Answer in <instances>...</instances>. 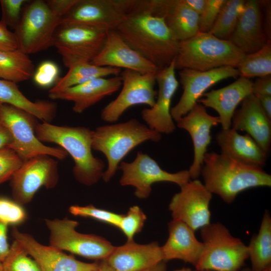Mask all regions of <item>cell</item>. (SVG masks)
I'll return each mask as SVG.
<instances>
[{
    "instance_id": "f546056e",
    "label": "cell",
    "mask_w": 271,
    "mask_h": 271,
    "mask_svg": "<svg viewBox=\"0 0 271 271\" xmlns=\"http://www.w3.org/2000/svg\"><path fill=\"white\" fill-rule=\"evenodd\" d=\"M251 271H271V217L265 210L257 234L247 246Z\"/></svg>"
},
{
    "instance_id": "4fadbf2b",
    "label": "cell",
    "mask_w": 271,
    "mask_h": 271,
    "mask_svg": "<svg viewBox=\"0 0 271 271\" xmlns=\"http://www.w3.org/2000/svg\"><path fill=\"white\" fill-rule=\"evenodd\" d=\"M133 0H77L60 24L84 25L107 32L115 30Z\"/></svg>"
},
{
    "instance_id": "836d02e7",
    "label": "cell",
    "mask_w": 271,
    "mask_h": 271,
    "mask_svg": "<svg viewBox=\"0 0 271 271\" xmlns=\"http://www.w3.org/2000/svg\"><path fill=\"white\" fill-rule=\"evenodd\" d=\"M239 76L247 78L263 77L271 74V43L266 44L259 50L246 54L236 68Z\"/></svg>"
},
{
    "instance_id": "8d00e7d4",
    "label": "cell",
    "mask_w": 271,
    "mask_h": 271,
    "mask_svg": "<svg viewBox=\"0 0 271 271\" xmlns=\"http://www.w3.org/2000/svg\"><path fill=\"white\" fill-rule=\"evenodd\" d=\"M147 217L138 206L131 207L127 213L122 215L118 228L127 238V241L133 240L134 236L142 230Z\"/></svg>"
},
{
    "instance_id": "1f68e13d",
    "label": "cell",
    "mask_w": 271,
    "mask_h": 271,
    "mask_svg": "<svg viewBox=\"0 0 271 271\" xmlns=\"http://www.w3.org/2000/svg\"><path fill=\"white\" fill-rule=\"evenodd\" d=\"M35 66L29 55L19 49L0 50V79L15 83L31 78Z\"/></svg>"
},
{
    "instance_id": "30bf717a",
    "label": "cell",
    "mask_w": 271,
    "mask_h": 271,
    "mask_svg": "<svg viewBox=\"0 0 271 271\" xmlns=\"http://www.w3.org/2000/svg\"><path fill=\"white\" fill-rule=\"evenodd\" d=\"M49 245L63 251L91 259H106L115 246L102 237L78 232L77 221L64 217L46 219Z\"/></svg>"
},
{
    "instance_id": "ba28073f",
    "label": "cell",
    "mask_w": 271,
    "mask_h": 271,
    "mask_svg": "<svg viewBox=\"0 0 271 271\" xmlns=\"http://www.w3.org/2000/svg\"><path fill=\"white\" fill-rule=\"evenodd\" d=\"M0 121L8 129L13 143L9 147L24 160L45 155L57 159H65L67 153L60 147L45 145L37 138V118L29 112L8 104H0Z\"/></svg>"
},
{
    "instance_id": "d6a6232c",
    "label": "cell",
    "mask_w": 271,
    "mask_h": 271,
    "mask_svg": "<svg viewBox=\"0 0 271 271\" xmlns=\"http://www.w3.org/2000/svg\"><path fill=\"white\" fill-rule=\"evenodd\" d=\"M245 1L225 0L210 31L215 37L228 40L244 10Z\"/></svg>"
},
{
    "instance_id": "bcb514c9",
    "label": "cell",
    "mask_w": 271,
    "mask_h": 271,
    "mask_svg": "<svg viewBox=\"0 0 271 271\" xmlns=\"http://www.w3.org/2000/svg\"><path fill=\"white\" fill-rule=\"evenodd\" d=\"M8 225L0 222V262H2L8 255L10 246L8 242Z\"/></svg>"
},
{
    "instance_id": "6da1fadb",
    "label": "cell",
    "mask_w": 271,
    "mask_h": 271,
    "mask_svg": "<svg viewBox=\"0 0 271 271\" xmlns=\"http://www.w3.org/2000/svg\"><path fill=\"white\" fill-rule=\"evenodd\" d=\"M115 31L134 50L159 69L175 59L178 41L164 19L152 13L146 0L134 4Z\"/></svg>"
},
{
    "instance_id": "2e32d148",
    "label": "cell",
    "mask_w": 271,
    "mask_h": 271,
    "mask_svg": "<svg viewBox=\"0 0 271 271\" xmlns=\"http://www.w3.org/2000/svg\"><path fill=\"white\" fill-rule=\"evenodd\" d=\"M179 76L183 93L171 108V115L176 121L185 115L210 87L224 79L237 77L239 73L236 68L223 66L205 71L184 68L180 70Z\"/></svg>"
},
{
    "instance_id": "f6af8a7d",
    "label": "cell",
    "mask_w": 271,
    "mask_h": 271,
    "mask_svg": "<svg viewBox=\"0 0 271 271\" xmlns=\"http://www.w3.org/2000/svg\"><path fill=\"white\" fill-rule=\"evenodd\" d=\"M252 94L271 96V75L258 77L252 82Z\"/></svg>"
},
{
    "instance_id": "8fae6325",
    "label": "cell",
    "mask_w": 271,
    "mask_h": 271,
    "mask_svg": "<svg viewBox=\"0 0 271 271\" xmlns=\"http://www.w3.org/2000/svg\"><path fill=\"white\" fill-rule=\"evenodd\" d=\"M10 180L14 200L22 205L27 204L41 187L52 189L56 186L58 161L45 155L27 159Z\"/></svg>"
},
{
    "instance_id": "ac0fdd59",
    "label": "cell",
    "mask_w": 271,
    "mask_h": 271,
    "mask_svg": "<svg viewBox=\"0 0 271 271\" xmlns=\"http://www.w3.org/2000/svg\"><path fill=\"white\" fill-rule=\"evenodd\" d=\"M12 234L37 262L41 271H98L99 262L80 261L63 250L40 243L31 234L16 227L13 229Z\"/></svg>"
},
{
    "instance_id": "ee69618b",
    "label": "cell",
    "mask_w": 271,
    "mask_h": 271,
    "mask_svg": "<svg viewBox=\"0 0 271 271\" xmlns=\"http://www.w3.org/2000/svg\"><path fill=\"white\" fill-rule=\"evenodd\" d=\"M46 1L52 11L61 19L77 2V0H48Z\"/></svg>"
},
{
    "instance_id": "3957f363",
    "label": "cell",
    "mask_w": 271,
    "mask_h": 271,
    "mask_svg": "<svg viewBox=\"0 0 271 271\" xmlns=\"http://www.w3.org/2000/svg\"><path fill=\"white\" fill-rule=\"evenodd\" d=\"M35 133L42 143L59 145L72 158L73 174L81 184L90 186L102 178L105 164L92 152L93 130L84 126L53 125L48 122L38 123Z\"/></svg>"
},
{
    "instance_id": "5bb4252c",
    "label": "cell",
    "mask_w": 271,
    "mask_h": 271,
    "mask_svg": "<svg viewBox=\"0 0 271 271\" xmlns=\"http://www.w3.org/2000/svg\"><path fill=\"white\" fill-rule=\"evenodd\" d=\"M122 173L119 180L121 186H131L134 195L139 199L147 198L153 184L168 182L180 187L191 180L188 170L169 173L163 170L157 162L147 154L139 152L131 162H121L118 166Z\"/></svg>"
},
{
    "instance_id": "c3c4849f",
    "label": "cell",
    "mask_w": 271,
    "mask_h": 271,
    "mask_svg": "<svg viewBox=\"0 0 271 271\" xmlns=\"http://www.w3.org/2000/svg\"><path fill=\"white\" fill-rule=\"evenodd\" d=\"M263 4V6L265 7V30L264 33L268 40L270 41L271 38V23H270V16H271V9H270V2L268 1H263L261 2Z\"/></svg>"
},
{
    "instance_id": "cb8c5ba5",
    "label": "cell",
    "mask_w": 271,
    "mask_h": 271,
    "mask_svg": "<svg viewBox=\"0 0 271 271\" xmlns=\"http://www.w3.org/2000/svg\"><path fill=\"white\" fill-rule=\"evenodd\" d=\"M148 9L163 18L178 41L187 40L199 32V15L183 0H147Z\"/></svg>"
},
{
    "instance_id": "9c48e42d",
    "label": "cell",
    "mask_w": 271,
    "mask_h": 271,
    "mask_svg": "<svg viewBox=\"0 0 271 271\" xmlns=\"http://www.w3.org/2000/svg\"><path fill=\"white\" fill-rule=\"evenodd\" d=\"M106 32L91 27L60 24L54 33L53 46L69 68L81 63H91L101 50Z\"/></svg>"
},
{
    "instance_id": "816d5d0a",
    "label": "cell",
    "mask_w": 271,
    "mask_h": 271,
    "mask_svg": "<svg viewBox=\"0 0 271 271\" xmlns=\"http://www.w3.org/2000/svg\"><path fill=\"white\" fill-rule=\"evenodd\" d=\"M140 271H166V261H162L151 267Z\"/></svg>"
},
{
    "instance_id": "44dd1931",
    "label": "cell",
    "mask_w": 271,
    "mask_h": 271,
    "mask_svg": "<svg viewBox=\"0 0 271 271\" xmlns=\"http://www.w3.org/2000/svg\"><path fill=\"white\" fill-rule=\"evenodd\" d=\"M231 128L245 131L268 155L271 145V119L264 112L256 97L252 93L241 102L234 112Z\"/></svg>"
},
{
    "instance_id": "8992f818",
    "label": "cell",
    "mask_w": 271,
    "mask_h": 271,
    "mask_svg": "<svg viewBox=\"0 0 271 271\" xmlns=\"http://www.w3.org/2000/svg\"><path fill=\"white\" fill-rule=\"evenodd\" d=\"M200 235L203 250L196 270L236 271L244 265L247 245L222 223H210L200 229Z\"/></svg>"
},
{
    "instance_id": "83f0119b",
    "label": "cell",
    "mask_w": 271,
    "mask_h": 271,
    "mask_svg": "<svg viewBox=\"0 0 271 271\" xmlns=\"http://www.w3.org/2000/svg\"><path fill=\"white\" fill-rule=\"evenodd\" d=\"M221 154L244 164L262 168L267 155L247 133L240 134L232 128L222 129L216 135Z\"/></svg>"
},
{
    "instance_id": "7dc6e473",
    "label": "cell",
    "mask_w": 271,
    "mask_h": 271,
    "mask_svg": "<svg viewBox=\"0 0 271 271\" xmlns=\"http://www.w3.org/2000/svg\"><path fill=\"white\" fill-rule=\"evenodd\" d=\"M12 143L13 138L10 131L0 121V148L9 147Z\"/></svg>"
},
{
    "instance_id": "4316f807",
    "label": "cell",
    "mask_w": 271,
    "mask_h": 271,
    "mask_svg": "<svg viewBox=\"0 0 271 271\" xmlns=\"http://www.w3.org/2000/svg\"><path fill=\"white\" fill-rule=\"evenodd\" d=\"M169 236L161 247L163 260L180 259L196 265L202 255L203 245L195 231L184 222L173 219L168 224Z\"/></svg>"
},
{
    "instance_id": "e0dca14e",
    "label": "cell",
    "mask_w": 271,
    "mask_h": 271,
    "mask_svg": "<svg viewBox=\"0 0 271 271\" xmlns=\"http://www.w3.org/2000/svg\"><path fill=\"white\" fill-rule=\"evenodd\" d=\"M174 60L168 66L159 69L156 80L158 90L154 105L142 110V118L151 129L160 134L174 131L176 125L171 115V104L179 81L175 74Z\"/></svg>"
},
{
    "instance_id": "52a82bcc",
    "label": "cell",
    "mask_w": 271,
    "mask_h": 271,
    "mask_svg": "<svg viewBox=\"0 0 271 271\" xmlns=\"http://www.w3.org/2000/svg\"><path fill=\"white\" fill-rule=\"evenodd\" d=\"M60 20L61 18L52 11L46 1L27 2L14 29L19 49L29 55L53 46L54 33Z\"/></svg>"
},
{
    "instance_id": "f35d334b",
    "label": "cell",
    "mask_w": 271,
    "mask_h": 271,
    "mask_svg": "<svg viewBox=\"0 0 271 271\" xmlns=\"http://www.w3.org/2000/svg\"><path fill=\"white\" fill-rule=\"evenodd\" d=\"M24 161L13 149L0 148V184L10 180Z\"/></svg>"
},
{
    "instance_id": "ab89813d",
    "label": "cell",
    "mask_w": 271,
    "mask_h": 271,
    "mask_svg": "<svg viewBox=\"0 0 271 271\" xmlns=\"http://www.w3.org/2000/svg\"><path fill=\"white\" fill-rule=\"evenodd\" d=\"M59 69L57 65L51 61L42 62L33 74L35 83L41 87H48L59 79Z\"/></svg>"
},
{
    "instance_id": "681fc988",
    "label": "cell",
    "mask_w": 271,
    "mask_h": 271,
    "mask_svg": "<svg viewBox=\"0 0 271 271\" xmlns=\"http://www.w3.org/2000/svg\"><path fill=\"white\" fill-rule=\"evenodd\" d=\"M184 3L191 10L200 15L206 4V0H183Z\"/></svg>"
},
{
    "instance_id": "e575fe53",
    "label": "cell",
    "mask_w": 271,
    "mask_h": 271,
    "mask_svg": "<svg viewBox=\"0 0 271 271\" xmlns=\"http://www.w3.org/2000/svg\"><path fill=\"white\" fill-rule=\"evenodd\" d=\"M2 263L3 271H41L37 262L15 239L8 255Z\"/></svg>"
},
{
    "instance_id": "f907efd6",
    "label": "cell",
    "mask_w": 271,
    "mask_h": 271,
    "mask_svg": "<svg viewBox=\"0 0 271 271\" xmlns=\"http://www.w3.org/2000/svg\"><path fill=\"white\" fill-rule=\"evenodd\" d=\"M267 117L271 119V96L255 95Z\"/></svg>"
},
{
    "instance_id": "11a10c76",
    "label": "cell",
    "mask_w": 271,
    "mask_h": 271,
    "mask_svg": "<svg viewBox=\"0 0 271 271\" xmlns=\"http://www.w3.org/2000/svg\"><path fill=\"white\" fill-rule=\"evenodd\" d=\"M236 271H251V269H250L249 268H243V269H238Z\"/></svg>"
},
{
    "instance_id": "d6986e66",
    "label": "cell",
    "mask_w": 271,
    "mask_h": 271,
    "mask_svg": "<svg viewBox=\"0 0 271 271\" xmlns=\"http://www.w3.org/2000/svg\"><path fill=\"white\" fill-rule=\"evenodd\" d=\"M177 122V126L186 130L190 135L194 148V158L188 170L191 179L200 175L204 156L210 143L211 129L220 123L218 116L210 115L205 107L197 103Z\"/></svg>"
},
{
    "instance_id": "5b68a950",
    "label": "cell",
    "mask_w": 271,
    "mask_h": 271,
    "mask_svg": "<svg viewBox=\"0 0 271 271\" xmlns=\"http://www.w3.org/2000/svg\"><path fill=\"white\" fill-rule=\"evenodd\" d=\"M245 55L228 40L219 39L210 32H198L179 42L175 68L201 71L223 66L237 68Z\"/></svg>"
},
{
    "instance_id": "b9f144b4",
    "label": "cell",
    "mask_w": 271,
    "mask_h": 271,
    "mask_svg": "<svg viewBox=\"0 0 271 271\" xmlns=\"http://www.w3.org/2000/svg\"><path fill=\"white\" fill-rule=\"evenodd\" d=\"M26 0H0L2 19L7 26L15 28L21 17Z\"/></svg>"
},
{
    "instance_id": "6f0895ef",
    "label": "cell",
    "mask_w": 271,
    "mask_h": 271,
    "mask_svg": "<svg viewBox=\"0 0 271 271\" xmlns=\"http://www.w3.org/2000/svg\"><path fill=\"white\" fill-rule=\"evenodd\" d=\"M195 271H211V270H196Z\"/></svg>"
},
{
    "instance_id": "d590c367",
    "label": "cell",
    "mask_w": 271,
    "mask_h": 271,
    "mask_svg": "<svg viewBox=\"0 0 271 271\" xmlns=\"http://www.w3.org/2000/svg\"><path fill=\"white\" fill-rule=\"evenodd\" d=\"M69 211L74 216L91 218L117 228L122 215L97 208L92 205H72L69 207Z\"/></svg>"
},
{
    "instance_id": "d4e9b609",
    "label": "cell",
    "mask_w": 271,
    "mask_h": 271,
    "mask_svg": "<svg viewBox=\"0 0 271 271\" xmlns=\"http://www.w3.org/2000/svg\"><path fill=\"white\" fill-rule=\"evenodd\" d=\"M228 40L245 54L256 52L266 44L268 40L262 29L258 1H245L244 10Z\"/></svg>"
},
{
    "instance_id": "f1b7e54d",
    "label": "cell",
    "mask_w": 271,
    "mask_h": 271,
    "mask_svg": "<svg viewBox=\"0 0 271 271\" xmlns=\"http://www.w3.org/2000/svg\"><path fill=\"white\" fill-rule=\"evenodd\" d=\"M8 104L23 109L43 122H51L57 112V104L47 100L34 102L27 98L16 83L0 79V104Z\"/></svg>"
},
{
    "instance_id": "74e56055",
    "label": "cell",
    "mask_w": 271,
    "mask_h": 271,
    "mask_svg": "<svg viewBox=\"0 0 271 271\" xmlns=\"http://www.w3.org/2000/svg\"><path fill=\"white\" fill-rule=\"evenodd\" d=\"M27 214L23 205L8 198L0 197V222L18 225L24 222Z\"/></svg>"
},
{
    "instance_id": "db71d44e",
    "label": "cell",
    "mask_w": 271,
    "mask_h": 271,
    "mask_svg": "<svg viewBox=\"0 0 271 271\" xmlns=\"http://www.w3.org/2000/svg\"><path fill=\"white\" fill-rule=\"evenodd\" d=\"M174 271H192L190 268H183L180 269H177Z\"/></svg>"
},
{
    "instance_id": "7a4b0ae2",
    "label": "cell",
    "mask_w": 271,
    "mask_h": 271,
    "mask_svg": "<svg viewBox=\"0 0 271 271\" xmlns=\"http://www.w3.org/2000/svg\"><path fill=\"white\" fill-rule=\"evenodd\" d=\"M200 175L206 188L227 204L232 203L246 190L271 186V176L262 168L244 164L215 152L206 153Z\"/></svg>"
},
{
    "instance_id": "7c38bea8",
    "label": "cell",
    "mask_w": 271,
    "mask_h": 271,
    "mask_svg": "<svg viewBox=\"0 0 271 271\" xmlns=\"http://www.w3.org/2000/svg\"><path fill=\"white\" fill-rule=\"evenodd\" d=\"M156 73H141L127 69L121 71L120 92L115 99L102 109L101 119L106 122H114L133 106L145 104L152 107L158 93L154 88Z\"/></svg>"
},
{
    "instance_id": "9a60e30c",
    "label": "cell",
    "mask_w": 271,
    "mask_h": 271,
    "mask_svg": "<svg viewBox=\"0 0 271 271\" xmlns=\"http://www.w3.org/2000/svg\"><path fill=\"white\" fill-rule=\"evenodd\" d=\"M212 194L200 181L193 179L180 186L172 197L169 210L173 219L180 220L195 231L210 223Z\"/></svg>"
},
{
    "instance_id": "277c9868",
    "label": "cell",
    "mask_w": 271,
    "mask_h": 271,
    "mask_svg": "<svg viewBox=\"0 0 271 271\" xmlns=\"http://www.w3.org/2000/svg\"><path fill=\"white\" fill-rule=\"evenodd\" d=\"M161 139V134L135 118L96 127L93 130L92 149L103 153L107 161L102 179L109 182L121 160L137 146L148 141L157 142Z\"/></svg>"
},
{
    "instance_id": "484cf974",
    "label": "cell",
    "mask_w": 271,
    "mask_h": 271,
    "mask_svg": "<svg viewBox=\"0 0 271 271\" xmlns=\"http://www.w3.org/2000/svg\"><path fill=\"white\" fill-rule=\"evenodd\" d=\"M105 260L115 271H140L164 261L157 242L142 244L133 240L115 247Z\"/></svg>"
},
{
    "instance_id": "4dcf8cb0",
    "label": "cell",
    "mask_w": 271,
    "mask_h": 271,
    "mask_svg": "<svg viewBox=\"0 0 271 271\" xmlns=\"http://www.w3.org/2000/svg\"><path fill=\"white\" fill-rule=\"evenodd\" d=\"M68 69L63 77L59 78L49 93H57L95 78L118 76L121 72L119 68L99 66L92 63H79Z\"/></svg>"
},
{
    "instance_id": "f5cc1de1",
    "label": "cell",
    "mask_w": 271,
    "mask_h": 271,
    "mask_svg": "<svg viewBox=\"0 0 271 271\" xmlns=\"http://www.w3.org/2000/svg\"><path fill=\"white\" fill-rule=\"evenodd\" d=\"M98 271H115L106 262L105 259L99 261Z\"/></svg>"
},
{
    "instance_id": "603a6c76",
    "label": "cell",
    "mask_w": 271,
    "mask_h": 271,
    "mask_svg": "<svg viewBox=\"0 0 271 271\" xmlns=\"http://www.w3.org/2000/svg\"><path fill=\"white\" fill-rule=\"evenodd\" d=\"M251 93L252 82L249 78L239 76L228 85L205 92L197 103L214 109L219 115L222 129H228L231 127L237 106Z\"/></svg>"
},
{
    "instance_id": "7402d4cb",
    "label": "cell",
    "mask_w": 271,
    "mask_h": 271,
    "mask_svg": "<svg viewBox=\"0 0 271 271\" xmlns=\"http://www.w3.org/2000/svg\"><path fill=\"white\" fill-rule=\"evenodd\" d=\"M122 85L119 75L95 78L82 84L67 88L54 93H49L53 99L73 102V111L81 113L106 96L117 91Z\"/></svg>"
},
{
    "instance_id": "60d3db41",
    "label": "cell",
    "mask_w": 271,
    "mask_h": 271,
    "mask_svg": "<svg viewBox=\"0 0 271 271\" xmlns=\"http://www.w3.org/2000/svg\"><path fill=\"white\" fill-rule=\"evenodd\" d=\"M225 0H206L205 8L199 15V32H210Z\"/></svg>"
},
{
    "instance_id": "7bdbcfd3",
    "label": "cell",
    "mask_w": 271,
    "mask_h": 271,
    "mask_svg": "<svg viewBox=\"0 0 271 271\" xmlns=\"http://www.w3.org/2000/svg\"><path fill=\"white\" fill-rule=\"evenodd\" d=\"M19 49L14 33L10 31L7 26L0 21V50L13 51Z\"/></svg>"
},
{
    "instance_id": "9f6ffc18",
    "label": "cell",
    "mask_w": 271,
    "mask_h": 271,
    "mask_svg": "<svg viewBox=\"0 0 271 271\" xmlns=\"http://www.w3.org/2000/svg\"><path fill=\"white\" fill-rule=\"evenodd\" d=\"M0 271H3L2 263L0 262Z\"/></svg>"
},
{
    "instance_id": "ffe728a7",
    "label": "cell",
    "mask_w": 271,
    "mask_h": 271,
    "mask_svg": "<svg viewBox=\"0 0 271 271\" xmlns=\"http://www.w3.org/2000/svg\"><path fill=\"white\" fill-rule=\"evenodd\" d=\"M91 63L99 66L124 68L141 73H157L159 70L132 49L115 30L106 32L104 45Z\"/></svg>"
}]
</instances>
